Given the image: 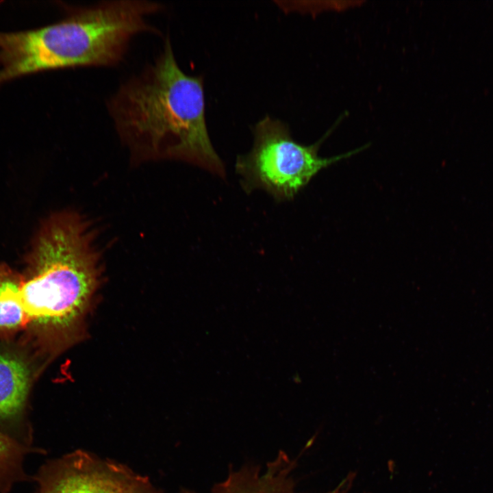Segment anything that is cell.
Instances as JSON below:
<instances>
[{
    "label": "cell",
    "mask_w": 493,
    "mask_h": 493,
    "mask_svg": "<svg viewBox=\"0 0 493 493\" xmlns=\"http://www.w3.org/2000/svg\"><path fill=\"white\" fill-rule=\"evenodd\" d=\"M108 110L120 136L134 149L225 177L207 129L203 78L180 68L168 38L153 63L120 87Z\"/></svg>",
    "instance_id": "cell-1"
},
{
    "label": "cell",
    "mask_w": 493,
    "mask_h": 493,
    "mask_svg": "<svg viewBox=\"0 0 493 493\" xmlns=\"http://www.w3.org/2000/svg\"><path fill=\"white\" fill-rule=\"evenodd\" d=\"M160 8L147 1H106L75 8L47 26L0 31V86L47 70L114 65L134 36L154 31L147 18Z\"/></svg>",
    "instance_id": "cell-2"
},
{
    "label": "cell",
    "mask_w": 493,
    "mask_h": 493,
    "mask_svg": "<svg viewBox=\"0 0 493 493\" xmlns=\"http://www.w3.org/2000/svg\"><path fill=\"white\" fill-rule=\"evenodd\" d=\"M100 260L86 220L73 212L51 219L38 237L31 275L21 282L29 323L58 342L72 341L99 285Z\"/></svg>",
    "instance_id": "cell-3"
},
{
    "label": "cell",
    "mask_w": 493,
    "mask_h": 493,
    "mask_svg": "<svg viewBox=\"0 0 493 493\" xmlns=\"http://www.w3.org/2000/svg\"><path fill=\"white\" fill-rule=\"evenodd\" d=\"M340 121L318 142L307 146L292 138L286 123L265 116L253 128L251 151L236 160V170L244 191L261 189L277 201H290L320 170L366 149L367 144L331 157L318 155L320 145Z\"/></svg>",
    "instance_id": "cell-4"
},
{
    "label": "cell",
    "mask_w": 493,
    "mask_h": 493,
    "mask_svg": "<svg viewBox=\"0 0 493 493\" xmlns=\"http://www.w3.org/2000/svg\"><path fill=\"white\" fill-rule=\"evenodd\" d=\"M34 479L36 493H158L147 477L81 450L48 462Z\"/></svg>",
    "instance_id": "cell-5"
},
{
    "label": "cell",
    "mask_w": 493,
    "mask_h": 493,
    "mask_svg": "<svg viewBox=\"0 0 493 493\" xmlns=\"http://www.w3.org/2000/svg\"><path fill=\"white\" fill-rule=\"evenodd\" d=\"M29 383L26 364L16 356L0 353V430L31 446L33 433L23 420Z\"/></svg>",
    "instance_id": "cell-6"
},
{
    "label": "cell",
    "mask_w": 493,
    "mask_h": 493,
    "mask_svg": "<svg viewBox=\"0 0 493 493\" xmlns=\"http://www.w3.org/2000/svg\"><path fill=\"white\" fill-rule=\"evenodd\" d=\"M39 451L24 445L0 430V493H10L15 484L27 481L24 468L25 457Z\"/></svg>",
    "instance_id": "cell-7"
},
{
    "label": "cell",
    "mask_w": 493,
    "mask_h": 493,
    "mask_svg": "<svg viewBox=\"0 0 493 493\" xmlns=\"http://www.w3.org/2000/svg\"><path fill=\"white\" fill-rule=\"evenodd\" d=\"M21 281L0 274V332L10 333L29 323L21 295Z\"/></svg>",
    "instance_id": "cell-8"
}]
</instances>
